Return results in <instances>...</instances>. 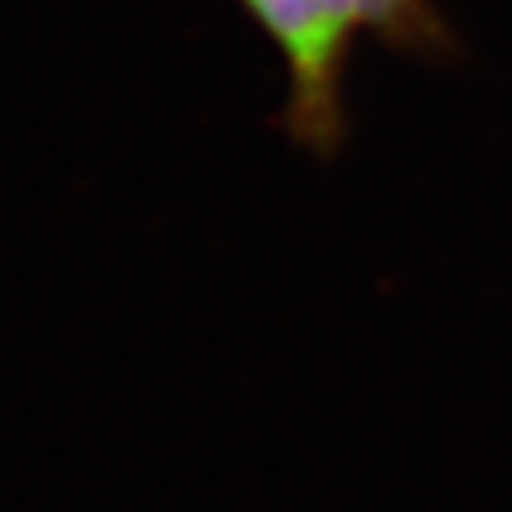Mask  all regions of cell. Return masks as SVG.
Segmentation results:
<instances>
[{"instance_id":"1","label":"cell","mask_w":512,"mask_h":512,"mask_svg":"<svg viewBox=\"0 0 512 512\" xmlns=\"http://www.w3.org/2000/svg\"><path fill=\"white\" fill-rule=\"evenodd\" d=\"M285 69L281 126L296 148L334 160L349 141L353 46L380 38L403 54H444L448 31L429 0H239Z\"/></svg>"}]
</instances>
